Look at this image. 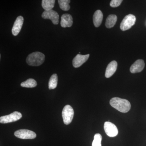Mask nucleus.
Listing matches in <instances>:
<instances>
[{"label":"nucleus","mask_w":146,"mask_h":146,"mask_svg":"<svg viewBox=\"0 0 146 146\" xmlns=\"http://www.w3.org/2000/svg\"><path fill=\"white\" fill-rule=\"evenodd\" d=\"M73 23V18L70 14L66 13L61 16L60 25L62 27H70L72 25Z\"/></svg>","instance_id":"obj_12"},{"label":"nucleus","mask_w":146,"mask_h":146,"mask_svg":"<svg viewBox=\"0 0 146 146\" xmlns=\"http://www.w3.org/2000/svg\"><path fill=\"white\" fill-rule=\"evenodd\" d=\"M110 105L118 111L126 113L130 110L131 105L127 100L119 98H112L110 102Z\"/></svg>","instance_id":"obj_1"},{"label":"nucleus","mask_w":146,"mask_h":146,"mask_svg":"<svg viewBox=\"0 0 146 146\" xmlns=\"http://www.w3.org/2000/svg\"><path fill=\"white\" fill-rule=\"evenodd\" d=\"M16 137L22 139H33L36 137V134L34 131L28 129H21L14 132Z\"/></svg>","instance_id":"obj_6"},{"label":"nucleus","mask_w":146,"mask_h":146,"mask_svg":"<svg viewBox=\"0 0 146 146\" xmlns=\"http://www.w3.org/2000/svg\"><path fill=\"white\" fill-rule=\"evenodd\" d=\"M42 17L44 19H50L54 25H57L59 23V15L56 11L52 9L45 11L42 13Z\"/></svg>","instance_id":"obj_7"},{"label":"nucleus","mask_w":146,"mask_h":146,"mask_svg":"<svg viewBox=\"0 0 146 146\" xmlns=\"http://www.w3.org/2000/svg\"><path fill=\"white\" fill-rule=\"evenodd\" d=\"M90 54L81 55L78 54L74 58L72 61L73 66L75 68L80 67L83 63H85L89 59Z\"/></svg>","instance_id":"obj_9"},{"label":"nucleus","mask_w":146,"mask_h":146,"mask_svg":"<svg viewBox=\"0 0 146 146\" xmlns=\"http://www.w3.org/2000/svg\"><path fill=\"white\" fill-rule=\"evenodd\" d=\"M24 23V18L22 16H19L16 18L12 29V33L14 36L19 34Z\"/></svg>","instance_id":"obj_10"},{"label":"nucleus","mask_w":146,"mask_h":146,"mask_svg":"<svg viewBox=\"0 0 146 146\" xmlns=\"http://www.w3.org/2000/svg\"><path fill=\"white\" fill-rule=\"evenodd\" d=\"M22 117L21 112L15 111L9 115L2 116L0 117L1 123L6 124L16 121Z\"/></svg>","instance_id":"obj_5"},{"label":"nucleus","mask_w":146,"mask_h":146,"mask_svg":"<svg viewBox=\"0 0 146 146\" xmlns=\"http://www.w3.org/2000/svg\"><path fill=\"white\" fill-rule=\"evenodd\" d=\"M102 136L100 133L95 134L94 140L92 143V146H102Z\"/></svg>","instance_id":"obj_20"},{"label":"nucleus","mask_w":146,"mask_h":146,"mask_svg":"<svg viewBox=\"0 0 146 146\" xmlns=\"http://www.w3.org/2000/svg\"><path fill=\"white\" fill-rule=\"evenodd\" d=\"M62 115L64 124H70L74 117V110L72 107L69 105L65 106L63 108Z\"/></svg>","instance_id":"obj_4"},{"label":"nucleus","mask_w":146,"mask_h":146,"mask_svg":"<svg viewBox=\"0 0 146 146\" xmlns=\"http://www.w3.org/2000/svg\"><path fill=\"white\" fill-rule=\"evenodd\" d=\"M45 55L39 52L32 53L28 56L26 59L27 63L32 66H38L44 62Z\"/></svg>","instance_id":"obj_2"},{"label":"nucleus","mask_w":146,"mask_h":146,"mask_svg":"<svg viewBox=\"0 0 146 146\" xmlns=\"http://www.w3.org/2000/svg\"><path fill=\"white\" fill-rule=\"evenodd\" d=\"M117 63L115 60L111 61L108 64L106 70V77L109 78L115 74L117 70Z\"/></svg>","instance_id":"obj_13"},{"label":"nucleus","mask_w":146,"mask_h":146,"mask_svg":"<svg viewBox=\"0 0 146 146\" xmlns=\"http://www.w3.org/2000/svg\"><path fill=\"white\" fill-rule=\"evenodd\" d=\"M145 67V62L142 59H138L131 65L130 68L131 72L135 74L142 72Z\"/></svg>","instance_id":"obj_11"},{"label":"nucleus","mask_w":146,"mask_h":146,"mask_svg":"<svg viewBox=\"0 0 146 146\" xmlns=\"http://www.w3.org/2000/svg\"><path fill=\"white\" fill-rule=\"evenodd\" d=\"M104 129L106 134L109 137H115L117 135L118 133L117 128L114 124L110 122H105Z\"/></svg>","instance_id":"obj_8"},{"label":"nucleus","mask_w":146,"mask_h":146,"mask_svg":"<svg viewBox=\"0 0 146 146\" xmlns=\"http://www.w3.org/2000/svg\"><path fill=\"white\" fill-rule=\"evenodd\" d=\"M117 17L114 14L110 15L107 17L106 21L105 26L107 28L110 29L113 27L116 23Z\"/></svg>","instance_id":"obj_15"},{"label":"nucleus","mask_w":146,"mask_h":146,"mask_svg":"<svg viewBox=\"0 0 146 146\" xmlns=\"http://www.w3.org/2000/svg\"><path fill=\"white\" fill-rule=\"evenodd\" d=\"M55 1L54 0H43L42 5L45 11L52 10L54 6Z\"/></svg>","instance_id":"obj_16"},{"label":"nucleus","mask_w":146,"mask_h":146,"mask_svg":"<svg viewBox=\"0 0 146 146\" xmlns=\"http://www.w3.org/2000/svg\"><path fill=\"white\" fill-rule=\"evenodd\" d=\"M70 0H58V3L59 7L62 10L67 11L70 10V8L69 3H70Z\"/></svg>","instance_id":"obj_19"},{"label":"nucleus","mask_w":146,"mask_h":146,"mask_svg":"<svg viewBox=\"0 0 146 146\" xmlns=\"http://www.w3.org/2000/svg\"><path fill=\"white\" fill-rule=\"evenodd\" d=\"M103 18V14L101 11L98 10L95 11L93 16V22L96 27H98L101 25Z\"/></svg>","instance_id":"obj_14"},{"label":"nucleus","mask_w":146,"mask_h":146,"mask_svg":"<svg viewBox=\"0 0 146 146\" xmlns=\"http://www.w3.org/2000/svg\"><path fill=\"white\" fill-rule=\"evenodd\" d=\"M58 76L56 74H55L52 75L50 78L48 82L49 89H54L56 88L57 86Z\"/></svg>","instance_id":"obj_17"},{"label":"nucleus","mask_w":146,"mask_h":146,"mask_svg":"<svg viewBox=\"0 0 146 146\" xmlns=\"http://www.w3.org/2000/svg\"><path fill=\"white\" fill-rule=\"evenodd\" d=\"M123 1L122 0H112L110 3V6L112 7H117L120 5Z\"/></svg>","instance_id":"obj_21"},{"label":"nucleus","mask_w":146,"mask_h":146,"mask_svg":"<svg viewBox=\"0 0 146 146\" xmlns=\"http://www.w3.org/2000/svg\"><path fill=\"white\" fill-rule=\"evenodd\" d=\"M136 18L135 16L130 14L127 15L123 19L120 25V29L122 31L129 29L135 24Z\"/></svg>","instance_id":"obj_3"},{"label":"nucleus","mask_w":146,"mask_h":146,"mask_svg":"<svg viewBox=\"0 0 146 146\" xmlns=\"http://www.w3.org/2000/svg\"><path fill=\"white\" fill-rule=\"evenodd\" d=\"M21 85V86L23 87L34 88L37 85V82L33 79L29 78L25 81L22 82Z\"/></svg>","instance_id":"obj_18"}]
</instances>
